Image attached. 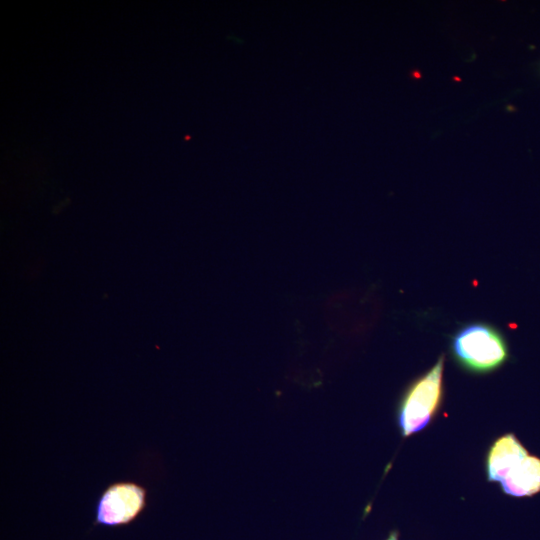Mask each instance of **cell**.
<instances>
[{
  "mask_svg": "<svg viewBox=\"0 0 540 540\" xmlns=\"http://www.w3.org/2000/svg\"><path fill=\"white\" fill-rule=\"evenodd\" d=\"M450 352L464 371L489 374L502 367L509 359V348L502 332L487 322H470L452 335Z\"/></svg>",
  "mask_w": 540,
  "mask_h": 540,
  "instance_id": "obj_1",
  "label": "cell"
},
{
  "mask_svg": "<svg viewBox=\"0 0 540 540\" xmlns=\"http://www.w3.org/2000/svg\"><path fill=\"white\" fill-rule=\"evenodd\" d=\"M445 357L442 354L426 372L403 392L397 406V424L403 437L426 428L437 415L443 400Z\"/></svg>",
  "mask_w": 540,
  "mask_h": 540,
  "instance_id": "obj_2",
  "label": "cell"
},
{
  "mask_svg": "<svg viewBox=\"0 0 540 540\" xmlns=\"http://www.w3.org/2000/svg\"><path fill=\"white\" fill-rule=\"evenodd\" d=\"M147 504L146 488L135 481H117L107 486L95 505L94 526L121 527L134 522Z\"/></svg>",
  "mask_w": 540,
  "mask_h": 540,
  "instance_id": "obj_3",
  "label": "cell"
},
{
  "mask_svg": "<svg viewBox=\"0 0 540 540\" xmlns=\"http://www.w3.org/2000/svg\"><path fill=\"white\" fill-rule=\"evenodd\" d=\"M529 455L527 449L513 433L504 434L490 445L485 461L489 482H501L503 478Z\"/></svg>",
  "mask_w": 540,
  "mask_h": 540,
  "instance_id": "obj_4",
  "label": "cell"
},
{
  "mask_svg": "<svg viewBox=\"0 0 540 540\" xmlns=\"http://www.w3.org/2000/svg\"><path fill=\"white\" fill-rule=\"evenodd\" d=\"M502 491L513 497H531L540 492V458L528 455L500 482Z\"/></svg>",
  "mask_w": 540,
  "mask_h": 540,
  "instance_id": "obj_5",
  "label": "cell"
},
{
  "mask_svg": "<svg viewBox=\"0 0 540 540\" xmlns=\"http://www.w3.org/2000/svg\"><path fill=\"white\" fill-rule=\"evenodd\" d=\"M385 540H399V532L397 530L390 531Z\"/></svg>",
  "mask_w": 540,
  "mask_h": 540,
  "instance_id": "obj_6",
  "label": "cell"
},
{
  "mask_svg": "<svg viewBox=\"0 0 540 540\" xmlns=\"http://www.w3.org/2000/svg\"><path fill=\"white\" fill-rule=\"evenodd\" d=\"M539 69H540V66H539Z\"/></svg>",
  "mask_w": 540,
  "mask_h": 540,
  "instance_id": "obj_7",
  "label": "cell"
}]
</instances>
